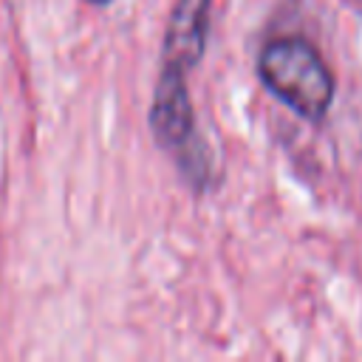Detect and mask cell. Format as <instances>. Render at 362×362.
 <instances>
[{
    "mask_svg": "<svg viewBox=\"0 0 362 362\" xmlns=\"http://www.w3.org/2000/svg\"><path fill=\"white\" fill-rule=\"evenodd\" d=\"M257 74L280 102L308 122L322 119L334 102V76L305 40L283 37L269 42L257 59Z\"/></svg>",
    "mask_w": 362,
    "mask_h": 362,
    "instance_id": "6da1fadb",
    "label": "cell"
},
{
    "mask_svg": "<svg viewBox=\"0 0 362 362\" xmlns=\"http://www.w3.org/2000/svg\"><path fill=\"white\" fill-rule=\"evenodd\" d=\"M212 0H178L164 37V65H175L184 74L198 65L206 48Z\"/></svg>",
    "mask_w": 362,
    "mask_h": 362,
    "instance_id": "3957f363",
    "label": "cell"
},
{
    "mask_svg": "<svg viewBox=\"0 0 362 362\" xmlns=\"http://www.w3.org/2000/svg\"><path fill=\"white\" fill-rule=\"evenodd\" d=\"M150 127L156 141L164 150L178 153V161L184 164L195 141V116L187 90V74L175 65H161V76L156 82V96L150 107Z\"/></svg>",
    "mask_w": 362,
    "mask_h": 362,
    "instance_id": "7a4b0ae2",
    "label": "cell"
},
{
    "mask_svg": "<svg viewBox=\"0 0 362 362\" xmlns=\"http://www.w3.org/2000/svg\"><path fill=\"white\" fill-rule=\"evenodd\" d=\"M88 3H107V0H88Z\"/></svg>",
    "mask_w": 362,
    "mask_h": 362,
    "instance_id": "277c9868",
    "label": "cell"
}]
</instances>
